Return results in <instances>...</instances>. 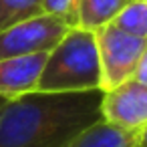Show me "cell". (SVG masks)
I'll return each mask as SVG.
<instances>
[{
  "mask_svg": "<svg viewBox=\"0 0 147 147\" xmlns=\"http://www.w3.org/2000/svg\"><path fill=\"white\" fill-rule=\"evenodd\" d=\"M141 133H129L99 121L79 133L65 147H139Z\"/></svg>",
  "mask_w": 147,
  "mask_h": 147,
  "instance_id": "cell-7",
  "label": "cell"
},
{
  "mask_svg": "<svg viewBox=\"0 0 147 147\" xmlns=\"http://www.w3.org/2000/svg\"><path fill=\"white\" fill-rule=\"evenodd\" d=\"M133 81H137V83L147 87V47H145V51H143V55H141V59L137 63V69L133 73Z\"/></svg>",
  "mask_w": 147,
  "mask_h": 147,
  "instance_id": "cell-12",
  "label": "cell"
},
{
  "mask_svg": "<svg viewBox=\"0 0 147 147\" xmlns=\"http://www.w3.org/2000/svg\"><path fill=\"white\" fill-rule=\"evenodd\" d=\"M103 91L30 93L0 111V147H65L101 119Z\"/></svg>",
  "mask_w": 147,
  "mask_h": 147,
  "instance_id": "cell-1",
  "label": "cell"
},
{
  "mask_svg": "<svg viewBox=\"0 0 147 147\" xmlns=\"http://www.w3.org/2000/svg\"><path fill=\"white\" fill-rule=\"evenodd\" d=\"M42 14L59 18L69 28H79V0H42Z\"/></svg>",
  "mask_w": 147,
  "mask_h": 147,
  "instance_id": "cell-11",
  "label": "cell"
},
{
  "mask_svg": "<svg viewBox=\"0 0 147 147\" xmlns=\"http://www.w3.org/2000/svg\"><path fill=\"white\" fill-rule=\"evenodd\" d=\"M42 14V0H0V32Z\"/></svg>",
  "mask_w": 147,
  "mask_h": 147,
  "instance_id": "cell-10",
  "label": "cell"
},
{
  "mask_svg": "<svg viewBox=\"0 0 147 147\" xmlns=\"http://www.w3.org/2000/svg\"><path fill=\"white\" fill-rule=\"evenodd\" d=\"M131 0H79V28L99 30L111 24Z\"/></svg>",
  "mask_w": 147,
  "mask_h": 147,
  "instance_id": "cell-8",
  "label": "cell"
},
{
  "mask_svg": "<svg viewBox=\"0 0 147 147\" xmlns=\"http://www.w3.org/2000/svg\"><path fill=\"white\" fill-rule=\"evenodd\" d=\"M71 28L59 18L40 14L0 32V59L51 53Z\"/></svg>",
  "mask_w": 147,
  "mask_h": 147,
  "instance_id": "cell-4",
  "label": "cell"
},
{
  "mask_svg": "<svg viewBox=\"0 0 147 147\" xmlns=\"http://www.w3.org/2000/svg\"><path fill=\"white\" fill-rule=\"evenodd\" d=\"M101 119L117 129L141 133L147 127V87L129 79L103 93Z\"/></svg>",
  "mask_w": 147,
  "mask_h": 147,
  "instance_id": "cell-5",
  "label": "cell"
},
{
  "mask_svg": "<svg viewBox=\"0 0 147 147\" xmlns=\"http://www.w3.org/2000/svg\"><path fill=\"white\" fill-rule=\"evenodd\" d=\"M139 147H147V127L141 131V139H139Z\"/></svg>",
  "mask_w": 147,
  "mask_h": 147,
  "instance_id": "cell-13",
  "label": "cell"
},
{
  "mask_svg": "<svg viewBox=\"0 0 147 147\" xmlns=\"http://www.w3.org/2000/svg\"><path fill=\"white\" fill-rule=\"evenodd\" d=\"M111 24L131 36L147 40V0H131Z\"/></svg>",
  "mask_w": 147,
  "mask_h": 147,
  "instance_id": "cell-9",
  "label": "cell"
},
{
  "mask_svg": "<svg viewBox=\"0 0 147 147\" xmlns=\"http://www.w3.org/2000/svg\"><path fill=\"white\" fill-rule=\"evenodd\" d=\"M4 105H6V101H4V99H0V111H2V107H4Z\"/></svg>",
  "mask_w": 147,
  "mask_h": 147,
  "instance_id": "cell-14",
  "label": "cell"
},
{
  "mask_svg": "<svg viewBox=\"0 0 147 147\" xmlns=\"http://www.w3.org/2000/svg\"><path fill=\"white\" fill-rule=\"evenodd\" d=\"M95 36L101 65V91L105 93L133 79V73L147 47V40L131 36L113 24L95 30Z\"/></svg>",
  "mask_w": 147,
  "mask_h": 147,
  "instance_id": "cell-3",
  "label": "cell"
},
{
  "mask_svg": "<svg viewBox=\"0 0 147 147\" xmlns=\"http://www.w3.org/2000/svg\"><path fill=\"white\" fill-rule=\"evenodd\" d=\"M45 61L47 53L0 59V99L14 101L18 97L36 93Z\"/></svg>",
  "mask_w": 147,
  "mask_h": 147,
  "instance_id": "cell-6",
  "label": "cell"
},
{
  "mask_svg": "<svg viewBox=\"0 0 147 147\" xmlns=\"http://www.w3.org/2000/svg\"><path fill=\"white\" fill-rule=\"evenodd\" d=\"M101 91V65L93 30L71 28L47 53L36 93Z\"/></svg>",
  "mask_w": 147,
  "mask_h": 147,
  "instance_id": "cell-2",
  "label": "cell"
}]
</instances>
